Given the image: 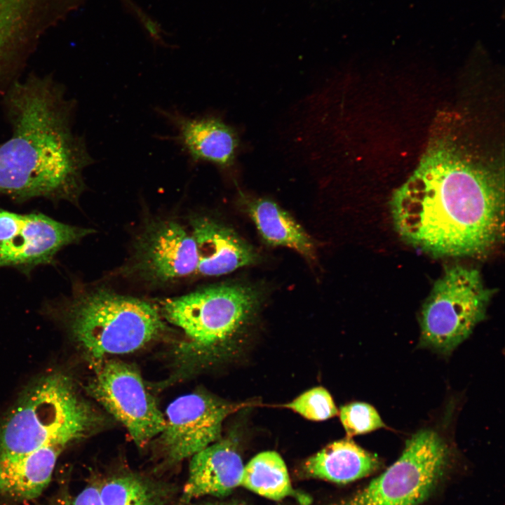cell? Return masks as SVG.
Returning a JSON list of instances; mask_svg holds the SVG:
<instances>
[{"label":"cell","mask_w":505,"mask_h":505,"mask_svg":"<svg viewBox=\"0 0 505 505\" xmlns=\"http://www.w3.org/2000/svg\"><path fill=\"white\" fill-rule=\"evenodd\" d=\"M503 178L460 146L454 135L433 133L410 177L394 191V227L407 243L436 256L482 254L499 238Z\"/></svg>","instance_id":"1"},{"label":"cell","mask_w":505,"mask_h":505,"mask_svg":"<svg viewBox=\"0 0 505 505\" xmlns=\"http://www.w3.org/2000/svg\"><path fill=\"white\" fill-rule=\"evenodd\" d=\"M11 137L0 144V194L76 201L94 161L73 133L68 102L50 81L15 82L6 96Z\"/></svg>","instance_id":"2"},{"label":"cell","mask_w":505,"mask_h":505,"mask_svg":"<svg viewBox=\"0 0 505 505\" xmlns=\"http://www.w3.org/2000/svg\"><path fill=\"white\" fill-rule=\"evenodd\" d=\"M100 418L61 372L41 377L22 394L0 425V453L65 447L93 432Z\"/></svg>","instance_id":"3"},{"label":"cell","mask_w":505,"mask_h":505,"mask_svg":"<svg viewBox=\"0 0 505 505\" xmlns=\"http://www.w3.org/2000/svg\"><path fill=\"white\" fill-rule=\"evenodd\" d=\"M65 311L74 339L96 363L135 351L168 329L159 307L105 287L77 291Z\"/></svg>","instance_id":"4"},{"label":"cell","mask_w":505,"mask_h":505,"mask_svg":"<svg viewBox=\"0 0 505 505\" xmlns=\"http://www.w3.org/2000/svg\"><path fill=\"white\" fill-rule=\"evenodd\" d=\"M261 299L256 288L219 284L167 299L159 308L165 321L187 336L185 352L213 361L240 347Z\"/></svg>","instance_id":"5"},{"label":"cell","mask_w":505,"mask_h":505,"mask_svg":"<svg viewBox=\"0 0 505 505\" xmlns=\"http://www.w3.org/2000/svg\"><path fill=\"white\" fill-rule=\"evenodd\" d=\"M493 293L478 269L461 265L445 269L422 305L420 344L450 354L485 318Z\"/></svg>","instance_id":"6"},{"label":"cell","mask_w":505,"mask_h":505,"mask_svg":"<svg viewBox=\"0 0 505 505\" xmlns=\"http://www.w3.org/2000/svg\"><path fill=\"white\" fill-rule=\"evenodd\" d=\"M449 447L435 431L422 429L400 457L377 478L346 499L329 505H418L432 493L449 460Z\"/></svg>","instance_id":"7"},{"label":"cell","mask_w":505,"mask_h":505,"mask_svg":"<svg viewBox=\"0 0 505 505\" xmlns=\"http://www.w3.org/2000/svg\"><path fill=\"white\" fill-rule=\"evenodd\" d=\"M87 389L123 424L139 447L163 430L165 416L133 366L117 360H102L97 363Z\"/></svg>","instance_id":"8"},{"label":"cell","mask_w":505,"mask_h":505,"mask_svg":"<svg viewBox=\"0 0 505 505\" xmlns=\"http://www.w3.org/2000/svg\"><path fill=\"white\" fill-rule=\"evenodd\" d=\"M197 253L189 229L170 219H153L137 235L123 276L163 285L196 274Z\"/></svg>","instance_id":"9"},{"label":"cell","mask_w":505,"mask_h":505,"mask_svg":"<svg viewBox=\"0 0 505 505\" xmlns=\"http://www.w3.org/2000/svg\"><path fill=\"white\" fill-rule=\"evenodd\" d=\"M231 410L230 405L202 392L174 400L166 410V426L158 436L163 462L172 466L217 441Z\"/></svg>","instance_id":"10"},{"label":"cell","mask_w":505,"mask_h":505,"mask_svg":"<svg viewBox=\"0 0 505 505\" xmlns=\"http://www.w3.org/2000/svg\"><path fill=\"white\" fill-rule=\"evenodd\" d=\"M173 126L171 137L192 163H210L221 169L234 163L239 139L236 131L213 115L189 116L177 110L157 109Z\"/></svg>","instance_id":"11"},{"label":"cell","mask_w":505,"mask_h":505,"mask_svg":"<svg viewBox=\"0 0 505 505\" xmlns=\"http://www.w3.org/2000/svg\"><path fill=\"white\" fill-rule=\"evenodd\" d=\"M94 232V229L64 224L42 214L25 215L20 231L0 243V267H28L49 263L62 247Z\"/></svg>","instance_id":"12"},{"label":"cell","mask_w":505,"mask_h":505,"mask_svg":"<svg viewBox=\"0 0 505 505\" xmlns=\"http://www.w3.org/2000/svg\"><path fill=\"white\" fill-rule=\"evenodd\" d=\"M189 223L196 248L197 275L220 276L257 261L255 249L219 220L194 214Z\"/></svg>","instance_id":"13"},{"label":"cell","mask_w":505,"mask_h":505,"mask_svg":"<svg viewBox=\"0 0 505 505\" xmlns=\"http://www.w3.org/2000/svg\"><path fill=\"white\" fill-rule=\"evenodd\" d=\"M242 459L229 440H217L190 457L181 501L204 497H224L240 486Z\"/></svg>","instance_id":"14"},{"label":"cell","mask_w":505,"mask_h":505,"mask_svg":"<svg viewBox=\"0 0 505 505\" xmlns=\"http://www.w3.org/2000/svg\"><path fill=\"white\" fill-rule=\"evenodd\" d=\"M62 447H46L24 454L0 453V492L31 499L48 484Z\"/></svg>","instance_id":"15"},{"label":"cell","mask_w":505,"mask_h":505,"mask_svg":"<svg viewBox=\"0 0 505 505\" xmlns=\"http://www.w3.org/2000/svg\"><path fill=\"white\" fill-rule=\"evenodd\" d=\"M380 465L376 455L347 437L328 445L309 457L304 464L302 472L309 478L348 483L371 474Z\"/></svg>","instance_id":"16"},{"label":"cell","mask_w":505,"mask_h":505,"mask_svg":"<svg viewBox=\"0 0 505 505\" xmlns=\"http://www.w3.org/2000/svg\"><path fill=\"white\" fill-rule=\"evenodd\" d=\"M241 201L260 235L269 245L290 248L309 261L316 258L315 246L304 229L274 201L247 196Z\"/></svg>","instance_id":"17"},{"label":"cell","mask_w":505,"mask_h":505,"mask_svg":"<svg viewBox=\"0 0 505 505\" xmlns=\"http://www.w3.org/2000/svg\"><path fill=\"white\" fill-rule=\"evenodd\" d=\"M240 486L272 500L292 497L302 504L309 501L293 489L286 465L274 451L260 452L244 466Z\"/></svg>","instance_id":"18"},{"label":"cell","mask_w":505,"mask_h":505,"mask_svg":"<svg viewBox=\"0 0 505 505\" xmlns=\"http://www.w3.org/2000/svg\"><path fill=\"white\" fill-rule=\"evenodd\" d=\"M102 505H166L173 489L135 473H125L100 486Z\"/></svg>","instance_id":"19"},{"label":"cell","mask_w":505,"mask_h":505,"mask_svg":"<svg viewBox=\"0 0 505 505\" xmlns=\"http://www.w3.org/2000/svg\"><path fill=\"white\" fill-rule=\"evenodd\" d=\"M31 34L11 0H0V76L29 54Z\"/></svg>","instance_id":"20"},{"label":"cell","mask_w":505,"mask_h":505,"mask_svg":"<svg viewBox=\"0 0 505 505\" xmlns=\"http://www.w3.org/2000/svg\"><path fill=\"white\" fill-rule=\"evenodd\" d=\"M285 407L312 421L325 420L339 412L330 393L321 386L304 392Z\"/></svg>","instance_id":"21"},{"label":"cell","mask_w":505,"mask_h":505,"mask_svg":"<svg viewBox=\"0 0 505 505\" xmlns=\"http://www.w3.org/2000/svg\"><path fill=\"white\" fill-rule=\"evenodd\" d=\"M339 417L348 438L385 426L375 408L366 403L356 402L341 407Z\"/></svg>","instance_id":"22"},{"label":"cell","mask_w":505,"mask_h":505,"mask_svg":"<svg viewBox=\"0 0 505 505\" xmlns=\"http://www.w3.org/2000/svg\"><path fill=\"white\" fill-rule=\"evenodd\" d=\"M121 1L125 6L127 7L139 20L152 40L157 44L167 46L168 44L163 39L164 31L161 29L160 25L142 10L133 0Z\"/></svg>","instance_id":"23"},{"label":"cell","mask_w":505,"mask_h":505,"mask_svg":"<svg viewBox=\"0 0 505 505\" xmlns=\"http://www.w3.org/2000/svg\"><path fill=\"white\" fill-rule=\"evenodd\" d=\"M24 215L0 209V243L14 237L20 230Z\"/></svg>","instance_id":"24"},{"label":"cell","mask_w":505,"mask_h":505,"mask_svg":"<svg viewBox=\"0 0 505 505\" xmlns=\"http://www.w3.org/2000/svg\"><path fill=\"white\" fill-rule=\"evenodd\" d=\"M57 505H102L100 486H87L76 496L67 499Z\"/></svg>","instance_id":"25"},{"label":"cell","mask_w":505,"mask_h":505,"mask_svg":"<svg viewBox=\"0 0 505 505\" xmlns=\"http://www.w3.org/2000/svg\"><path fill=\"white\" fill-rule=\"evenodd\" d=\"M200 505H246L245 503L238 501H232L227 502H215V503H206Z\"/></svg>","instance_id":"26"}]
</instances>
